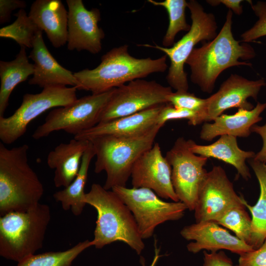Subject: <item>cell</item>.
Segmentation results:
<instances>
[{
  "label": "cell",
  "instance_id": "obj_1",
  "mask_svg": "<svg viewBox=\"0 0 266 266\" xmlns=\"http://www.w3.org/2000/svg\"><path fill=\"white\" fill-rule=\"evenodd\" d=\"M233 13L229 9L225 22L214 39L204 42L201 47L195 48L186 64L190 67L191 81L206 93H211L216 81L225 70L234 66L252 64L239 59L247 60L254 58L256 52L253 47L235 40L232 26Z\"/></svg>",
  "mask_w": 266,
  "mask_h": 266
},
{
  "label": "cell",
  "instance_id": "obj_2",
  "mask_svg": "<svg viewBox=\"0 0 266 266\" xmlns=\"http://www.w3.org/2000/svg\"><path fill=\"white\" fill-rule=\"evenodd\" d=\"M128 47L125 44L113 48L101 56L96 68L74 73L80 83L79 90L102 93L167 69L166 55L155 59L136 58L130 54Z\"/></svg>",
  "mask_w": 266,
  "mask_h": 266
},
{
  "label": "cell",
  "instance_id": "obj_3",
  "mask_svg": "<svg viewBox=\"0 0 266 266\" xmlns=\"http://www.w3.org/2000/svg\"><path fill=\"white\" fill-rule=\"evenodd\" d=\"M29 146L7 148L0 143V214L25 211L39 202L44 189L28 163Z\"/></svg>",
  "mask_w": 266,
  "mask_h": 266
},
{
  "label": "cell",
  "instance_id": "obj_4",
  "mask_svg": "<svg viewBox=\"0 0 266 266\" xmlns=\"http://www.w3.org/2000/svg\"><path fill=\"white\" fill-rule=\"evenodd\" d=\"M84 201L97 212L93 246L100 249L115 241L129 245L139 255L145 247L134 217L126 204L112 190L97 183L85 194Z\"/></svg>",
  "mask_w": 266,
  "mask_h": 266
},
{
  "label": "cell",
  "instance_id": "obj_5",
  "mask_svg": "<svg viewBox=\"0 0 266 266\" xmlns=\"http://www.w3.org/2000/svg\"><path fill=\"white\" fill-rule=\"evenodd\" d=\"M162 127L156 124L135 135H105L89 140L95 151V172L99 173L104 171L106 173L104 189L109 190L115 186L126 187L134 163L153 146Z\"/></svg>",
  "mask_w": 266,
  "mask_h": 266
},
{
  "label": "cell",
  "instance_id": "obj_6",
  "mask_svg": "<svg viewBox=\"0 0 266 266\" xmlns=\"http://www.w3.org/2000/svg\"><path fill=\"white\" fill-rule=\"evenodd\" d=\"M51 220L46 204L39 203L25 211H12L0 217V255L18 263L42 248Z\"/></svg>",
  "mask_w": 266,
  "mask_h": 266
},
{
  "label": "cell",
  "instance_id": "obj_7",
  "mask_svg": "<svg viewBox=\"0 0 266 266\" xmlns=\"http://www.w3.org/2000/svg\"><path fill=\"white\" fill-rule=\"evenodd\" d=\"M190 11L192 24L190 30L177 42L169 48L148 44L139 46L153 48L165 53L170 61L166 76L171 88L176 91H188L189 84L187 74L184 70V65L195 48L200 41H211L217 35L218 28L215 17L213 13L204 10L202 5L197 1L191 0L188 2Z\"/></svg>",
  "mask_w": 266,
  "mask_h": 266
},
{
  "label": "cell",
  "instance_id": "obj_8",
  "mask_svg": "<svg viewBox=\"0 0 266 266\" xmlns=\"http://www.w3.org/2000/svg\"><path fill=\"white\" fill-rule=\"evenodd\" d=\"M75 87L52 86L37 94H26L12 115L0 117V139L3 144L15 142L26 132L31 122L46 110L67 106L77 100Z\"/></svg>",
  "mask_w": 266,
  "mask_h": 266
},
{
  "label": "cell",
  "instance_id": "obj_9",
  "mask_svg": "<svg viewBox=\"0 0 266 266\" xmlns=\"http://www.w3.org/2000/svg\"><path fill=\"white\" fill-rule=\"evenodd\" d=\"M114 89L84 96L67 106L53 108L34 131L33 138L39 139L60 130L75 136L96 126Z\"/></svg>",
  "mask_w": 266,
  "mask_h": 266
},
{
  "label": "cell",
  "instance_id": "obj_10",
  "mask_svg": "<svg viewBox=\"0 0 266 266\" xmlns=\"http://www.w3.org/2000/svg\"><path fill=\"white\" fill-rule=\"evenodd\" d=\"M111 190L133 213L143 239L151 237L158 225L181 219L188 209L181 201L167 202L161 200L154 191L147 188L115 186Z\"/></svg>",
  "mask_w": 266,
  "mask_h": 266
},
{
  "label": "cell",
  "instance_id": "obj_11",
  "mask_svg": "<svg viewBox=\"0 0 266 266\" xmlns=\"http://www.w3.org/2000/svg\"><path fill=\"white\" fill-rule=\"evenodd\" d=\"M191 139L178 138L165 156L171 167V181L180 201L194 210L200 188L207 173L204 168L208 158L190 149Z\"/></svg>",
  "mask_w": 266,
  "mask_h": 266
},
{
  "label": "cell",
  "instance_id": "obj_12",
  "mask_svg": "<svg viewBox=\"0 0 266 266\" xmlns=\"http://www.w3.org/2000/svg\"><path fill=\"white\" fill-rule=\"evenodd\" d=\"M172 93L170 86H164L155 80L138 79L132 81L114 89L101 113L99 123L167 103V98Z\"/></svg>",
  "mask_w": 266,
  "mask_h": 266
},
{
  "label": "cell",
  "instance_id": "obj_13",
  "mask_svg": "<svg viewBox=\"0 0 266 266\" xmlns=\"http://www.w3.org/2000/svg\"><path fill=\"white\" fill-rule=\"evenodd\" d=\"M243 205L242 196L236 194L225 170L214 166L199 190L194 209L196 222H215L229 209Z\"/></svg>",
  "mask_w": 266,
  "mask_h": 266
},
{
  "label": "cell",
  "instance_id": "obj_14",
  "mask_svg": "<svg viewBox=\"0 0 266 266\" xmlns=\"http://www.w3.org/2000/svg\"><path fill=\"white\" fill-rule=\"evenodd\" d=\"M131 177L133 188H145L160 198L179 201L171 181V167L158 143L143 153L134 163Z\"/></svg>",
  "mask_w": 266,
  "mask_h": 266
},
{
  "label": "cell",
  "instance_id": "obj_15",
  "mask_svg": "<svg viewBox=\"0 0 266 266\" xmlns=\"http://www.w3.org/2000/svg\"><path fill=\"white\" fill-rule=\"evenodd\" d=\"M68 7L67 49L70 51L86 50L93 54L102 49L105 37L99 27L101 19L100 10L87 9L82 0H66Z\"/></svg>",
  "mask_w": 266,
  "mask_h": 266
},
{
  "label": "cell",
  "instance_id": "obj_16",
  "mask_svg": "<svg viewBox=\"0 0 266 266\" xmlns=\"http://www.w3.org/2000/svg\"><path fill=\"white\" fill-rule=\"evenodd\" d=\"M264 79L248 80L236 74H232L221 85L218 91L207 99L204 122L214 121L225 110L233 107L251 110L254 107L247 99L257 100L263 87Z\"/></svg>",
  "mask_w": 266,
  "mask_h": 266
},
{
  "label": "cell",
  "instance_id": "obj_17",
  "mask_svg": "<svg viewBox=\"0 0 266 266\" xmlns=\"http://www.w3.org/2000/svg\"><path fill=\"white\" fill-rule=\"evenodd\" d=\"M180 234L185 239L194 241L187 244V248L194 254L202 250L215 252L225 249L240 256L255 249L211 221L186 226L180 231Z\"/></svg>",
  "mask_w": 266,
  "mask_h": 266
},
{
  "label": "cell",
  "instance_id": "obj_18",
  "mask_svg": "<svg viewBox=\"0 0 266 266\" xmlns=\"http://www.w3.org/2000/svg\"><path fill=\"white\" fill-rule=\"evenodd\" d=\"M29 58L34 62V72L28 83L43 88L52 86L70 85L80 88V83L70 70L64 68L51 55L39 30L34 40Z\"/></svg>",
  "mask_w": 266,
  "mask_h": 266
},
{
  "label": "cell",
  "instance_id": "obj_19",
  "mask_svg": "<svg viewBox=\"0 0 266 266\" xmlns=\"http://www.w3.org/2000/svg\"><path fill=\"white\" fill-rule=\"evenodd\" d=\"M165 104L156 105L133 114L99 123L75 135L74 138L89 140L105 135L122 136L142 133L157 124L158 116Z\"/></svg>",
  "mask_w": 266,
  "mask_h": 266
},
{
  "label": "cell",
  "instance_id": "obj_20",
  "mask_svg": "<svg viewBox=\"0 0 266 266\" xmlns=\"http://www.w3.org/2000/svg\"><path fill=\"white\" fill-rule=\"evenodd\" d=\"M28 15L40 30L45 32L54 47H61L67 42L68 11L62 1L36 0Z\"/></svg>",
  "mask_w": 266,
  "mask_h": 266
},
{
  "label": "cell",
  "instance_id": "obj_21",
  "mask_svg": "<svg viewBox=\"0 0 266 266\" xmlns=\"http://www.w3.org/2000/svg\"><path fill=\"white\" fill-rule=\"evenodd\" d=\"M266 108V103L258 102L251 110L238 108L233 115L221 114L213 123H205L203 125L200 138L210 141L223 135L248 137L251 133V128L262 120L261 114Z\"/></svg>",
  "mask_w": 266,
  "mask_h": 266
},
{
  "label": "cell",
  "instance_id": "obj_22",
  "mask_svg": "<svg viewBox=\"0 0 266 266\" xmlns=\"http://www.w3.org/2000/svg\"><path fill=\"white\" fill-rule=\"evenodd\" d=\"M90 144L87 140L73 138L67 143H61L47 156L48 166L55 170V187L66 188L77 175L84 153Z\"/></svg>",
  "mask_w": 266,
  "mask_h": 266
},
{
  "label": "cell",
  "instance_id": "obj_23",
  "mask_svg": "<svg viewBox=\"0 0 266 266\" xmlns=\"http://www.w3.org/2000/svg\"><path fill=\"white\" fill-rule=\"evenodd\" d=\"M190 149L195 154L207 158H216L230 164L246 180L251 178L245 161L247 159H253L256 154L253 151L241 149L235 136L223 135L216 141L208 145H198L191 139Z\"/></svg>",
  "mask_w": 266,
  "mask_h": 266
},
{
  "label": "cell",
  "instance_id": "obj_24",
  "mask_svg": "<svg viewBox=\"0 0 266 266\" xmlns=\"http://www.w3.org/2000/svg\"><path fill=\"white\" fill-rule=\"evenodd\" d=\"M33 72V64L29 62L24 46L21 47L14 60L0 61V117L4 116L10 95L15 87Z\"/></svg>",
  "mask_w": 266,
  "mask_h": 266
},
{
  "label": "cell",
  "instance_id": "obj_25",
  "mask_svg": "<svg viewBox=\"0 0 266 266\" xmlns=\"http://www.w3.org/2000/svg\"><path fill=\"white\" fill-rule=\"evenodd\" d=\"M95 156L94 146L90 144L83 156L78 173L74 180L67 187L55 193V200L61 204L64 210H71L75 216L80 215L86 205L84 201L85 187L88 170L92 159Z\"/></svg>",
  "mask_w": 266,
  "mask_h": 266
},
{
  "label": "cell",
  "instance_id": "obj_26",
  "mask_svg": "<svg viewBox=\"0 0 266 266\" xmlns=\"http://www.w3.org/2000/svg\"><path fill=\"white\" fill-rule=\"evenodd\" d=\"M250 165L259 184L260 195L253 206L249 204L242 196V202L252 215V228L257 249L266 239V164L252 159Z\"/></svg>",
  "mask_w": 266,
  "mask_h": 266
},
{
  "label": "cell",
  "instance_id": "obj_27",
  "mask_svg": "<svg viewBox=\"0 0 266 266\" xmlns=\"http://www.w3.org/2000/svg\"><path fill=\"white\" fill-rule=\"evenodd\" d=\"M148 1L154 5L163 7L167 12L169 24L162 44L164 47H171L175 43V37L179 32H188L190 30L191 25L187 23L185 16L188 2L185 0H166L163 1L148 0Z\"/></svg>",
  "mask_w": 266,
  "mask_h": 266
},
{
  "label": "cell",
  "instance_id": "obj_28",
  "mask_svg": "<svg viewBox=\"0 0 266 266\" xmlns=\"http://www.w3.org/2000/svg\"><path fill=\"white\" fill-rule=\"evenodd\" d=\"M92 246V240H86L65 251L33 255L18 263L17 266H71L80 253Z\"/></svg>",
  "mask_w": 266,
  "mask_h": 266
},
{
  "label": "cell",
  "instance_id": "obj_29",
  "mask_svg": "<svg viewBox=\"0 0 266 266\" xmlns=\"http://www.w3.org/2000/svg\"><path fill=\"white\" fill-rule=\"evenodd\" d=\"M244 205L235 206L227 211L215 223L234 233L238 238L256 249L252 219L245 210Z\"/></svg>",
  "mask_w": 266,
  "mask_h": 266
},
{
  "label": "cell",
  "instance_id": "obj_30",
  "mask_svg": "<svg viewBox=\"0 0 266 266\" xmlns=\"http://www.w3.org/2000/svg\"><path fill=\"white\" fill-rule=\"evenodd\" d=\"M15 21L0 30V36L15 41L21 47H33L37 32L40 30L24 9L14 14Z\"/></svg>",
  "mask_w": 266,
  "mask_h": 266
},
{
  "label": "cell",
  "instance_id": "obj_31",
  "mask_svg": "<svg viewBox=\"0 0 266 266\" xmlns=\"http://www.w3.org/2000/svg\"><path fill=\"white\" fill-rule=\"evenodd\" d=\"M168 103L175 107L191 110L199 114L204 122L207 109V99H201L188 91H176L167 98Z\"/></svg>",
  "mask_w": 266,
  "mask_h": 266
},
{
  "label": "cell",
  "instance_id": "obj_32",
  "mask_svg": "<svg viewBox=\"0 0 266 266\" xmlns=\"http://www.w3.org/2000/svg\"><path fill=\"white\" fill-rule=\"evenodd\" d=\"M187 119L190 125L196 126L203 122L201 116L194 111L174 107L169 103L164 105L157 120V124L162 127L170 120Z\"/></svg>",
  "mask_w": 266,
  "mask_h": 266
},
{
  "label": "cell",
  "instance_id": "obj_33",
  "mask_svg": "<svg viewBox=\"0 0 266 266\" xmlns=\"http://www.w3.org/2000/svg\"><path fill=\"white\" fill-rule=\"evenodd\" d=\"M248 1L258 20L252 27L241 34L242 40L245 42L266 36V2L258 1L253 4L251 1Z\"/></svg>",
  "mask_w": 266,
  "mask_h": 266
},
{
  "label": "cell",
  "instance_id": "obj_34",
  "mask_svg": "<svg viewBox=\"0 0 266 266\" xmlns=\"http://www.w3.org/2000/svg\"><path fill=\"white\" fill-rule=\"evenodd\" d=\"M238 266H266V239L257 249L239 256Z\"/></svg>",
  "mask_w": 266,
  "mask_h": 266
},
{
  "label": "cell",
  "instance_id": "obj_35",
  "mask_svg": "<svg viewBox=\"0 0 266 266\" xmlns=\"http://www.w3.org/2000/svg\"><path fill=\"white\" fill-rule=\"evenodd\" d=\"M202 266H238L234 265L231 258L222 251L207 252L203 251Z\"/></svg>",
  "mask_w": 266,
  "mask_h": 266
},
{
  "label": "cell",
  "instance_id": "obj_36",
  "mask_svg": "<svg viewBox=\"0 0 266 266\" xmlns=\"http://www.w3.org/2000/svg\"><path fill=\"white\" fill-rule=\"evenodd\" d=\"M26 2L21 0H0V23L9 21L12 12L16 9H24Z\"/></svg>",
  "mask_w": 266,
  "mask_h": 266
},
{
  "label": "cell",
  "instance_id": "obj_37",
  "mask_svg": "<svg viewBox=\"0 0 266 266\" xmlns=\"http://www.w3.org/2000/svg\"><path fill=\"white\" fill-rule=\"evenodd\" d=\"M251 133L258 134L262 138L263 146L257 154L254 160L266 163V124L262 126L255 125L251 129Z\"/></svg>",
  "mask_w": 266,
  "mask_h": 266
},
{
  "label": "cell",
  "instance_id": "obj_38",
  "mask_svg": "<svg viewBox=\"0 0 266 266\" xmlns=\"http://www.w3.org/2000/svg\"><path fill=\"white\" fill-rule=\"evenodd\" d=\"M207 2L211 6H217L222 3L237 15H241L243 12L241 0H209Z\"/></svg>",
  "mask_w": 266,
  "mask_h": 266
},
{
  "label": "cell",
  "instance_id": "obj_39",
  "mask_svg": "<svg viewBox=\"0 0 266 266\" xmlns=\"http://www.w3.org/2000/svg\"><path fill=\"white\" fill-rule=\"evenodd\" d=\"M158 253H159V252L158 251H155V258L153 260V262L151 265V266H154L155 264H156V262H157L158 258H159V255H158ZM143 266H145L144 265H143Z\"/></svg>",
  "mask_w": 266,
  "mask_h": 266
}]
</instances>
